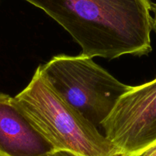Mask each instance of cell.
Returning a JSON list of instances; mask_svg holds the SVG:
<instances>
[{
	"instance_id": "4",
	"label": "cell",
	"mask_w": 156,
	"mask_h": 156,
	"mask_svg": "<svg viewBox=\"0 0 156 156\" xmlns=\"http://www.w3.org/2000/svg\"><path fill=\"white\" fill-rule=\"evenodd\" d=\"M120 156H142L156 145V77L131 87L102 124Z\"/></svg>"
},
{
	"instance_id": "2",
	"label": "cell",
	"mask_w": 156,
	"mask_h": 156,
	"mask_svg": "<svg viewBox=\"0 0 156 156\" xmlns=\"http://www.w3.org/2000/svg\"><path fill=\"white\" fill-rule=\"evenodd\" d=\"M15 99L56 151L78 156H120L104 135L55 92L39 67Z\"/></svg>"
},
{
	"instance_id": "1",
	"label": "cell",
	"mask_w": 156,
	"mask_h": 156,
	"mask_svg": "<svg viewBox=\"0 0 156 156\" xmlns=\"http://www.w3.org/2000/svg\"><path fill=\"white\" fill-rule=\"evenodd\" d=\"M25 1L56 21L91 58L142 56L151 51L150 0Z\"/></svg>"
},
{
	"instance_id": "8",
	"label": "cell",
	"mask_w": 156,
	"mask_h": 156,
	"mask_svg": "<svg viewBox=\"0 0 156 156\" xmlns=\"http://www.w3.org/2000/svg\"><path fill=\"white\" fill-rule=\"evenodd\" d=\"M151 10L154 12V17L152 18V29L156 33V4H152Z\"/></svg>"
},
{
	"instance_id": "5",
	"label": "cell",
	"mask_w": 156,
	"mask_h": 156,
	"mask_svg": "<svg viewBox=\"0 0 156 156\" xmlns=\"http://www.w3.org/2000/svg\"><path fill=\"white\" fill-rule=\"evenodd\" d=\"M55 151L15 97L0 93V156H50Z\"/></svg>"
},
{
	"instance_id": "7",
	"label": "cell",
	"mask_w": 156,
	"mask_h": 156,
	"mask_svg": "<svg viewBox=\"0 0 156 156\" xmlns=\"http://www.w3.org/2000/svg\"><path fill=\"white\" fill-rule=\"evenodd\" d=\"M142 156H156V145L148 148L142 154Z\"/></svg>"
},
{
	"instance_id": "3",
	"label": "cell",
	"mask_w": 156,
	"mask_h": 156,
	"mask_svg": "<svg viewBox=\"0 0 156 156\" xmlns=\"http://www.w3.org/2000/svg\"><path fill=\"white\" fill-rule=\"evenodd\" d=\"M39 67L55 92L98 130L131 88L83 54L57 55Z\"/></svg>"
},
{
	"instance_id": "6",
	"label": "cell",
	"mask_w": 156,
	"mask_h": 156,
	"mask_svg": "<svg viewBox=\"0 0 156 156\" xmlns=\"http://www.w3.org/2000/svg\"><path fill=\"white\" fill-rule=\"evenodd\" d=\"M50 156H78L71 152L66 151H55Z\"/></svg>"
}]
</instances>
